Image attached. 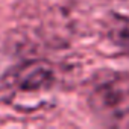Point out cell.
I'll list each match as a JSON object with an SVG mask.
<instances>
[{"instance_id": "7a4b0ae2", "label": "cell", "mask_w": 129, "mask_h": 129, "mask_svg": "<svg viewBox=\"0 0 129 129\" xmlns=\"http://www.w3.org/2000/svg\"><path fill=\"white\" fill-rule=\"evenodd\" d=\"M56 76L47 61L34 59L12 67L2 81V88L11 96H37L50 91Z\"/></svg>"}, {"instance_id": "3957f363", "label": "cell", "mask_w": 129, "mask_h": 129, "mask_svg": "<svg viewBox=\"0 0 129 129\" xmlns=\"http://www.w3.org/2000/svg\"><path fill=\"white\" fill-rule=\"evenodd\" d=\"M109 38L129 55V17H115L109 26Z\"/></svg>"}, {"instance_id": "6da1fadb", "label": "cell", "mask_w": 129, "mask_h": 129, "mask_svg": "<svg viewBox=\"0 0 129 129\" xmlns=\"http://www.w3.org/2000/svg\"><path fill=\"white\" fill-rule=\"evenodd\" d=\"M90 105L109 124H129V79L123 75H106L91 90Z\"/></svg>"}]
</instances>
